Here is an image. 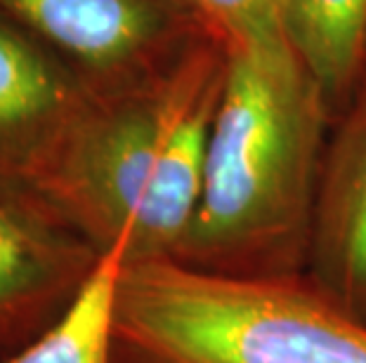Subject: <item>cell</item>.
I'll use <instances>...</instances> for the list:
<instances>
[{"label": "cell", "instance_id": "6da1fadb", "mask_svg": "<svg viewBox=\"0 0 366 363\" xmlns=\"http://www.w3.org/2000/svg\"><path fill=\"white\" fill-rule=\"evenodd\" d=\"M224 52L199 203L170 260L234 276L302 274L336 116L288 38Z\"/></svg>", "mask_w": 366, "mask_h": 363}, {"label": "cell", "instance_id": "7a4b0ae2", "mask_svg": "<svg viewBox=\"0 0 366 363\" xmlns=\"http://www.w3.org/2000/svg\"><path fill=\"white\" fill-rule=\"evenodd\" d=\"M227 52L204 38L161 81L95 97L36 194L99 250L175 257L197 210Z\"/></svg>", "mask_w": 366, "mask_h": 363}, {"label": "cell", "instance_id": "3957f363", "mask_svg": "<svg viewBox=\"0 0 366 363\" xmlns=\"http://www.w3.org/2000/svg\"><path fill=\"white\" fill-rule=\"evenodd\" d=\"M114 363H366V323L302 274L234 276L123 260Z\"/></svg>", "mask_w": 366, "mask_h": 363}, {"label": "cell", "instance_id": "277c9868", "mask_svg": "<svg viewBox=\"0 0 366 363\" xmlns=\"http://www.w3.org/2000/svg\"><path fill=\"white\" fill-rule=\"evenodd\" d=\"M0 12L97 97L161 81L210 36L182 0H0Z\"/></svg>", "mask_w": 366, "mask_h": 363}, {"label": "cell", "instance_id": "5b68a950", "mask_svg": "<svg viewBox=\"0 0 366 363\" xmlns=\"http://www.w3.org/2000/svg\"><path fill=\"white\" fill-rule=\"evenodd\" d=\"M99 257L102 250L38 194L0 187V357L54 326Z\"/></svg>", "mask_w": 366, "mask_h": 363}, {"label": "cell", "instance_id": "8992f818", "mask_svg": "<svg viewBox=\"0 0 366 363\" xmlns=\"http://www.w3.org/2000/svg\"><path fill=\"white\" fill-rule=\"evenodd\" d=\"M95 97L64 61L0 12V187L34 191Z\"/></svg>", "mask_w": 366, "mask_h": 363}, {"label": "cell", "instance_id": "52a82bcc", "mask_svg": "<svg viewBox=\"0 0 366 363\" xmlns=\"http://www.w3.org/2000/svg\"><path fill=\"white\" fill-rule=\"evenodd\" d=\"M302 276L366 323V85L333 123Z\"/></svg>", "mask_w": 366, "mask_h": 363}, {"label": "cell", "instance_id": "ba28073f", "mask_svg": "<svg viewBox=\"0 0 366 363\" xmlns=\"http://www.w3.org/2000/svg\"><path fill=\"white\" fill-rule=\"evenodd\" d=\"M286 36L338 121L366 85V0H288Z\"/></svg>", "mask_w": 366, "mask_h": 363}, {"label": "cell", "instance_id": "9c48e42d", "mask_svg": "<svg viewBox=\"0 0 366 363\" xmlns=\"http://www.w3.org/2000/svg\"><path fill=\"white\" fill-rule=\"evenodd\" d=\"M126 248L114 245L64 316L5 363H114V290Z\"/></svg>", "mask_w": 366, "mask_h": 363}, {"label": "cell", "instance_id": "30bf717a", "mask_svg": "<svg viewBox=\"0 0 366 363\" xmlns=\"http://www.w3.org/2000/svg\"><path fill=\"white\" fill-rule=\"evenodd\" d=\"M182 3L224 48L288 38V0H182Z\"/></svg>", "mask_w": 366, "mask_h": 363}]
</instances>
